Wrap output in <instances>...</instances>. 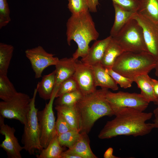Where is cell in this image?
<instances>
[{"label":"cell","instance_id":"30","mask_svg":"<svg viewBox=\"0 0 158 158\" xmlns=\"http://www.w3.org/2000/svg\"><path fill=\"white\" fill-rule=\"evenodd\" d=\"M79 89L76 80L72 76L63 82L56 92V98L63 94Z\"/></svg>","mask_w":158,"mask_h":158},{"label":"cell","instance_id":"19","mask_svg":"<svg viewBox=\"0 0 158 158\" xmlns=\"http://www.w3.org/2000/svg\"><path fill=\"white\" fill-rule=\"evenodd\" d=\"M56 77L54 70L51 73L44 75L37 85V92L40 97L46 100L51 97L55 87Z\"/></svg>","mask_w":158,"mask_h":158},{"label":"cell","instance_id":"18","mask_svg":"<svg viewBox=\"0 0 158 158\" xmlns=\"http://www.w3.org/2000/svg\"><path fill=\"white\" fill-rule=\"evenodd\" d=\"M115 13L113 25L110 31V35L113 37L116 35L136 13L126 10L113 2Z\"/></svg>","mask_w":158,"mask_h":158},{"label":"cell","instance_id":"6","mask_svg":"<svg viewBox=\"0 0 158 158\" xmlns=\"http://www.w3.org/2000/svg\"><path fill=\"white\" fill-rule=\"evenodd\" d=\"M37 88H35L31 98L30 110L26 123L24 125L21 142L24 149L31 155L40 152L43 149L41 143L40 130L37 117L38 109L35 106Z\"/></svg>","mask_w":158,"mask_h":158},{"label":"cell","instance_id":"35","mask_svg":"<svg viewBox=\"0 0 158 158\" xmlns=\"http://www.w3.org/2000/svg\"><path fill=\"white\" fill-rule=\"evenodd\" d=\"M154 103L157 107L153 111L155 118L153 121V122L151 124L154 128H158V99Z\"/></svg>","mask_w":158,"mask_h":158},{"label":"cell","instance_id":"11","mask_svg":"<svg viewBox=\"0 0 158 158\" xmlns=\"http://www.w3.org/2000/svg\"><path fill=\"white\" fill-rule=\"evenodd\" d=\"M132 18L136 20L142 27L148 52L157 61L158 60V26L137 12L134 13Z\"/></svg>","mask_w":158,"mask_h":158},{"label":"cell","instance_id":"3","mask_svg":"<svg viewBox=\"0 0 158 158\" xmlns=\"http://www.w3.org/2000/svg\"><path fill=\"white\" fill-rule=\"evenodd\" d=\"M66 25L68 44L70 45L71 41L73 40L78 45L72 57L75 59L79 57L84 58L90 48V43L96 40L99 35L89 11L78 14H71Z\"/></svg>","mask_w":158,"mask_h":158},{"label":"cell","instance_id":"27","mask_svg":"<svg viewBox=\"0 0 158 158\" xmlns=\"http://www.w3.org/2000/svg\"><path fill=\"white\" fill-rule=\"evenodd\" d=\"M83 96L79 90L65 93L57 97L55 102V105H72L76 104Z\"/></svg>","mask_w":158,"mask_h":158},{"label":"cell","instance_id":"9","mask_svg":"<svg viewBox=\"0 0 158 158\" xmlns=\"http://www.w3.org/2000/svg\"><path fill=\"white\" fill-rule=\"evenodd\" d=\"M106 97L112 110L121 107H129L143 111L149 103L140 94L135 93L122 91L114 93L108 90Z\"/></svg>","mask_w":158,"mask_h":158},{"label":"cell","instance_id":"20","mask_svg":"<svg viewBox=\"0 0 158 158\" xmlns=\"http://www.w3.org/2000/svg\"><path fill=\"white\" fill-rule=\"evenodd\" d=\"M137 12L147 18L158 26V0H138Z\"/></svg>","mask_w":158,"mask_h":158},{"label":"cell","instance_id":"2","mask_svg":"<svg viewBox=\"0 0 158 158\" xmlns=\"http://www.w3.org/2000/svg\"><path fill=\"white\" fill-rule=\"evenodd\" d=\"M108 89L102 88L83 95L75 104L79 120V132L88 134L95 122L105 116L114 115L106 99Z\"/></svg>","mask_w":158,"mask_h":158},{"label":"cell","instance_id":"23","mask_svg":"<svg viewBox=\"0 0 158 158\" xmlns=\"http://www.w3.org/2000/svg\"><path fill=\"white\" fill-rule=\"evenodd\" d=\"M55 109L61 114L73 129L79 132V120L75 104L56 105Z\"/></svg>","mask_w":158,"mask_h":158},{"label":"cell","instance_id":"7","mask_svg":"<svg viewBox=\"0 0 158 158\" xmlns=\"http://www.w3.org/2000/svg\"><path fill=\"white\" fill-rule=\"evenodd\" d=\"M31 98L27 94L18 92L12 98L0 102V114L4 118L14 119L24 125L30 110Z\"/></svg>","mask_w":158,"mask_h":158},{"label":"cell","instance_id":"15","mask_svg":"<svg viewBox=\"0 0 158 158\" xmlns=\"http://www.w3.org/2000/svg\"><path fill=\"white\" fill-rule=\"evenodd\" d=\"M77 59L72 57L63 58L59 59L55 66L56 83L54 90L57 92L63 82L73 76L75 70Z\"/></svg>","mask_w":158,"mask_h":158},{"label":"cell","instance_id":"5","mask_svg":"<svg viewBox=\"0 0 158 158\" xmlns=\"http://www.w3.org/2000/svg\"><path fill=\"white\" fill-rule=\"evenodd\" d=\"M112 38L124 52H148L142 28L132 18Z\"/></svg>","mask_w":158,"mask_h":158},{"label":"cell","instance_id":"29","mask_svg":"<svg viewBox=\"0 0 158 158\" xmlns=\"http://www.w3.org/2000/svg\"><path fill=\"white\" fill-rule=\"evenodd\" d=\"M68 7L73 15L78 14L89 10L87 0H68Z\"/></svg>","mask_w":158,"mask_h":158},{"label":"cell","instance_id":"13","mask_svg":"<svg viewBox=\"0 0 158 158\" xmlns=\"http://www.w3.org/2000/svg\"><path fill=\"white\" fill-rule=\"evenodd\" d=\"M73 76L83 95L92 93L97 90L92 66L78 59L76 61L75 70Z\"/></svg>","mask_w":158,"mask_h":158},{"label":"cell","instance_id":"16","mask_svg":"<svg viewBox=\"0 0 158 158\" xmlns=\"http://www.w3.org/2000/svg\"><path fill=\"white\" fill-rule=\"evenodd\" d=\"M95 86L102 88L110 89L113 90L118 89L117 84L106 71L100 63L92 66Z\"/></svg>","mask_w":158,"mask_h":158},{"label":"cell","instance_id":"36","mask_svg":"<svg viewBox=\"0 0 158 158\" xmlns=\"http://www.w3.org/2000/svg\"><path fill=\"white\" fill-rule=\"evenodd\" d=\"M89 11L91 12L97 11V6L99 4L98 0H87Z\"/></svg>","mask_w":158,"mask_h":158},{"label":"cell","instance_id":"24","mask_svg":"<svg viewBox=\"0 0 158 158\" xmlns=\"http://www.w3.org/2000/svg\"><path fill=\"white\" fill-rule=\"evenodd\" d=\"M64 148L60 144L58 136L56 135L51 140L47 147L42 149L37 158H61Z\"/></svg>","mask_w":158,"mask_h":158},{"label":"cell","instance_id":"28","mask_svg":"<svg viewBox=\"0 0 158 158\" xmlns=\"http://www.w3.org/2000/svg\"><path fill=\"white\" fill-rule=\"evenodd\" d=\"M80 134L78 130L73 129L61 134L58 136L60 145L62 147L71 148L77 140Z\"/></svg>","mask_w":158,"mask_h":158},{"label":"cell","instance_id":"12","mask_svg":"<svg viewBox=\"0 0 158 158\" xmlns=\"http://www.w3.org/2000/svg\"><path fill=\"white\" fill-rule=\"evenodd\" d=\"M4 118L0 115V133L4 136L0 147L6 152L8 158H22L20 152L24 149V147L20 145L15 135V129L5 124Z\"/></svg>","mask_w":158,"mask_h":158},{"label":"cell","instance_id":"26","mask_svg":"<svg viewBox=\"0 0 158 158\" xmlns=\"http://www.w3.org/2000/svg\"><path fill=\"white\" fill-rule=\"evenodd\" d=\"M18 92L7 75L0 74V98L2 101H7Z\"/></svg>","mask_w":158,"mask_h":158},{"label":"cell","instance_id":"17","mask_svg":"<svg viewBox=\"0 0 158 158\" xmlns=\"http://www.w3.org/2000/svg\"><path fill=\"white\" fill-rule=\"evenodd\" d=\"M80 133V136L74 144L66 151L77 155L81 158H97L90 148V140L88 134L83 132Z\"/></svg>","mask_w":158,"mask_h":158},{"label":"cell","instance_id":"22","mask_svg":"<svg viewBox=\"0 0 158 158\" xmlns=\"http://www.w3.org/2000/svg\"><path fill=\"white\" fill-rule=\"evenodd\" d=\"M150 77L148 74L141 75L135 77L133 81L135 82L141 90V95L149 102H154L157 100L150 81Z\"/></svg>","mask_w":158,"mask_h":158},{"label":"cell","instance_id":"31","mask_svg":"<svg viewBox=\"0 0 158 158\" xmlns=\"http://www.w3.org/2000/svg\"><path fill=\"white\" fill-rule=\"evenodd\" d=\"M107 72L112 78L116 83L125 89L130 87L134 82L133 80L126 78L114 71L112 68H105Z\"/></svg>","mask_w":158,"mask_h":158},{"label":"cell","instance_id":"40","mask_svg":"<svg viewBox=\"0 0 158 158\" xmlns=\"http://www.w3.org/2000/svg\"><path fill=\"white\" fill-rule=\"evenodd\" d=\"M154 68L155 70V75L158 78V60L157 61L156 66Z\"/></svg>","mask_w":158,"mask_h":158},{"label":"cell","instance_id":"8","mask_svg":"<svg viewBox=\"0 0 158 158\" xmlns=\"http://www.w3.org/2000/svg\"><path fill=\"white\" fill-rule=\"evenodd\" d=\"M56 91L53 95L44 108L38 111L37 117L40 130V140L43 148H46L52 139L56 135L55 118L53 110V104Z\"/></svg>","mask_w":158,"mask_h":158},{"label":"cell","instance_id":"21","mask_svg":"<svg viewBox=\"0 0 158 158\" xmlns=\"http://www.w3.org/2000/svg\"><path fill=\"white\" fill-rule=\"evenodd\" d=\"M124 51L112 38L106 50L100 63L105 68H112L118 57Z\"/></svg>","mask_w":158,"mask_h":158},{"label":"cell","instance_id":"14","mask_svg":"<svg viewBox=\"0 0 158 158\" xmlns=\"http://www.w3.org/2000/svg\"><path fill=\"white\" fill-rule=\"evenodd\" d=\"M111 38L110 35L104 39L96 40L90 48L87 56L82 58L81 61L91 66L100 63Z\"/></svg>","mask_w":158,"mask_h":158},{"label":"cell","instance_id":"32","mask_svg":"<svg viewBox=\"0 0 158 158\" xmlns=\"http://www.w3.org/2000/svg\"><path fill=\"white\" fill-rule=\"evenodd\" d=\"M10 11L7 0H0V29L11 21Z\"/></svg>","mask_w":158,"mask_h":158},{"label":"cell","instance_id":"39","mask_svg":"<svg viewBox=\"0 0 158 158\" xmlns=\"http://www.w3.org/2000/svg\"><path fill=\"white\" fill-rule=\"evenodd\" d=\"M113 149L111 147L108 148L105 152L104 157V158H118L113 154Z\"/></svg>","mask_w":158,"mask_h":158},{"label":"cell","instance_id":"33","mask_svg":"<svg viewBox=\"0 0 158 158\" xmlns=\"http://www.w3.org/2000/svg\"><path fill=\"white\" fill-rule=\"evenodd\" d=\"M57 118L55 123L56 135L59 136L73 129L63 117L61 114L57 111Z\"/></svg>","mask_w":158,"mask_h":158},{"label":"cell","instance_id":"34","mask_svg":"<svg viewBox=\"0 0 158 158\" xmlns=\"http://www.w3.org/2000/svg\"><path fill=\"white\" fill-rule=\"evenodd\" d=\"M123 8L130 11L137 12L138 11L139 2L138 0H112Z\"/></svg>","mask_w":158,"mask_h":158},{"label":"cell","instance_id":"4","mask_svg":"<svg viewBox=\"0 0 158 158\" xmlns=\"http://www.w3.org/2000/svg\"><path fill=\"white\" fill-rule=\"evenodd\" d=\"M156 62L152 56L147 52H124L117 58L112 69L133 80L137 76L148 74L155 68Z\"/></svg>","mask_w":158,"mask_h":158},{"label":"cell","instance_id":"1","mask_svg":"<svg viewBox=\"0 0 158 158\" xmlns=\"http://www.w3.org/2000/svg\"><path fill=\"white\" fill-rule=\"evenodd\" d=\"M115 117L107 122L98 135L100 139H109L120 135L142 136L150 133L154 128L146 122L153 113L141 111L129 107L113 110Z\"/></svg>","mask_w":158,"mask_h":158},{"label":"cell","instance_id":"10","mask_svg":"<svg viewBox=\"0 0 158 158\" xmlns=\"http://www.w3.org/2000/svg\"><path fill=\"white\" fill-rule=\"evenodd\" d=\"M25 53L30 62L36 78L41 77L46 68L51 66H55L59 60L58 57H54L53 54L47 52L40 46L28 49Z\"/></svg>","mask_w":158,"mask_h":158},{"label":"cell","instance_id":"25","mask_svg":"<svg viewBox=\"0 0 158 158\" xmlns=\"http://www.w3.org/2000/svg\"><path fill=\"white\" fill-rule=\"evenodd\" d=\"M14 49L11 45L0 43V74L7 75Z\"/></svg>","mask_w":158,"mask_h":158},{"label":"cell","instance_id":"38","mask_svg":"<svg viewBox=\"0 0 158 158\" xmlns=\"http://www.w3.org/2000/svg\"><path fill=\"white\" fill-rule=\"evenodd\" d=\"M61 158H81V157L75 154L65 151L62 153Z\"/></svg>","mask_w":158,"mask_h":158},{"label":"cell","instance_id":"37","mask_svg":"<svg viewBox=\"0 0 158 158\" xmlns=\"http://www.w3.org/2000/svg\"><path fill=\"white\" fill-rule=\"evenodd\" d=\"M150 81L152 85L154 95L158 99V80L150 78Z\"/></svg>","mask_w":158,"mask_h":158}]
</instances>
